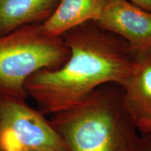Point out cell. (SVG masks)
<instances>
[{
	"instance_id": "52a82bcc",
	"label": "cell",
	"mask_w": 151,
	"mask_h": 151,
	"mask_svg": "<svg viewBox=\"0 0 151 151\" xmlns=\"http://www.w3.org/2000/svg\"><path fill=\"white\" fill-rule=\"evenodd\" d=\"M108 0H60L50 18L42 23L45 33L62 37L65 32L90 21L97 22Z\"/></svg>"
},
{
	"instance_id": "3957f363",
	"label": "cell",
	"mask_w": 151,
	"mask_h": 151,
	"mask_svg": "<svg viewBox=\"0 0 151 151\" xmlns=\"http://www.w3.org/2000/svg\"><path fill=\"white\" fill-rule=\"evenodd\" d=\"M69 55L63 38L47 35L42 23L0 35V94L24 101L27 79L39 71L61 67Z\"/></svg>"
},
{
	"instance_id": "8992f818",
	"label": "cell",
	"mask_w": 151,
	"mask_h": 151,
	"mask_svg": "<svg viewBox=\"0 0 151 151\" xmlns=\"http://www.w3.org/2000/svg\"><path fill=\"white\" fill-rule=\"evenodd\" d=\"M120 88L124 108L135 124L151 120V49L135 52L131 74Z\"/></svg>"
},
{
	"instance_id": "5b68a950",
	"label": "cell",
	"mask_w": 151,
	"mask_h": 151,
	"mask_svg": "<svg viewBox=\"0 0 151 151\" xmlns=\"http://www.w3.org/2000/svg\"><path fill=\"white\" fill-rule=\"evenodd\" d=\"M97 24L125 41L134 52L151 49V12L127 0H108Z\"/></svg>"
},
{
	"instance_id": "30bf717a",
	"label": "cell",
	"mask_w": 151,
	"mask_h": 151,
	"mask_svg": "<svg viewBox=\"0 0 151 151\" xmlns=\"http://www.w3.org/2000/svg\"><path fill=\"white\" fill-rule=\"evenodd\" d=\"M140 134L151 132V120H142L136 123Z\"/></svg>"
},
{
	"instance_id": "ba28073f",
	"label": "cell",
	"mask_w": 151,
	"mask_h": 151,
	"mask_svg": "<svg viewBox=\"0 0 151 151\" xmlns=\"http://www.w3.org/2000/svg\"><path fill=\"white\" fill-rule=\"evenodd\" d=\"M60 0H0V35L22 26L43 23L55 10Z\"/></svg>"
},
{
	"instance_id": "9c48e42d",
	"label": "cell",
	"mask_w": 151,
	"mask_h": 151,
	"mask_svg": "<svg viewBox=\"0 0 151 151\" xmlns=\"http://www.w3.org/2000/svg\"><path fill=\"white\" fill-rule=\"evenodd\" d=\"M137 151H151V132L141 134Z\"/></svg>"
},
{
	"instance_id": "6da1fadb",
	"label": "cell",
	"mask_w": 151,
	"mask_h": 151,
	"mask_svg": "<svg viewBox=\"0 0 151 151\" xmlns=\"http://www.w3.org/2000/svg\"><path fill=\"white\" fill-rule=\"evenodd\" d=\"M69 50L61 67L34 73L24 85L43 114L54 115L86 99L106 84L122 86L131 74L135 53L123 39L90 21L62 36Z\"/></svg>"
},
{
	"instance_id": "7a4b0ae2",
	"label": "cell",
	"mask_w": 151,
	"mask_h": 151,
	"mask_svg": "<svg viewBox=\"0 0 151 151\" xmlns=\"http://www.w3.org/2000/svg\"><path fill=\"white\" fill-rule=\"evenodd\" d=\"M51 118L69 151H137L141 134L118 85L100 86L78 104Z\"/></svg>"
},
{
	"instance_id": "277c9868",
	"label": "cell",
	"mask_w": 151,
	"mask_h": 151,
	"mask_svg": "<svg viewBox=\"0 0 151 151\" xmlns=\"http://www.w3.org/2000/svg\"><path fill=\"white\" fill-rule=\"evenodd\" d=\"M41 111L0 94V151H69Z\"/></svg>"
},
{
	"instance_id": "8fae6325",
	"label": "cell",
	"mask_w": 151,
	"mask_h": 151,
	"mask_svg": "<svg viewBox=\"0 0 151 151\" xmlns=\"http://www.w3.org/2000/svg\"><path fill=\"white\" fill-rule=\"evenodd\" d=\"M143 9L151 12V0H127Z\"/></svg>"
}]
</instances>
